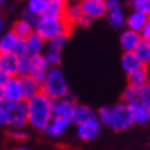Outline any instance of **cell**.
Segmentation results:
<instances>
[{
    "mask_svg": "<svg viewBox=\"0 0 150 150\" xmlns=\"http://www.w3.org/2000/svg\"><path fill=\"white\" fill-rule=\"evenodd\" d=\"M95 117H96V113L91 109V108H90V106L77 103L76 110H74V116H73V121H72V123H74L76 125H77V124L86 123V121L92 120V118H95Z\"/></svg>",
    "mask_w": 150,
    "mask_h": 150,
    "instance_id": "cell-20",
    "label": "cell"
},
{
    "mask_svg": "<svg viewBox=\"0 0 150 150\" xmlns=\"http://www.w3.org/2000/svg\"><path fill=\"white\" fill-rule=\"evenodd\" d=\"M29 124L28 120V108L26 100L10 103V123L8 127L11 129H23L25 125Z\"/></svg>",
    "mask_w": 150,
    "mask_h": 150,
    "instance_id": "cell-6",
    "label": "cell"
},
{
    "mask_svg": "<svg viewBox=\"0 0 150 150\" xmlns=\"http://www.w3.org/2000/svg\"><path fill=\"white\" fill-rule=\"evenodd\" d=\"M150 81V66H142L138 70L128 74V86L134 87L141 91Z\"/></svg>",
    "mask_w": 150,
    "mask_h": 150,
    "instance_id": "cell-16",
    "label": "cell"
},
{
    "mask_svg": "<svg viewBox=\"0 0 150 150\" xmlns=\"http://www.w3.org/2000/svg\"><path fill=\"white\" fill-rule=\"evenodd\" d=\"M10 137L17 142H23L28 139V134L22 129H13V131H10Z\"/></svg>",
    "mask_w": 150,
    "mask_h": 150,
    "instance_id": "cell-37",
    "label": "cell"
},
{
    "mask_svg": "<svg viewBox=\"0 0 150 150\" xmlns=\"http://www.w3.org/2000/svg\"><path fill=\"white\" fill-rule=\"evenodd\" d=\"M3 99H6L10 103L25 100L22 77H19V76H11L10 77L8 81L3 86Z\"/></svg>",
    "mask_w": 150,
    "mask_h": 150,
    "instance_id": "cell-8",
    "label": "cell"
},
{
    "mask_svg": "<svg viewBox=\"0 0 150 150\" xmlns=\"http://www.w3.org/2000/svg\"><path fill=\"white\" fill-rule=\"evenodd\" d=\"M77 1H80V0H77Z\"/></svg>",
    "mask_w": 150,
    "mask_h": 150,
    "instance_id": "cell-48",
    "label": "cell"
},
{
    "mask_svg": "<svg viewBox=\"0 0 150 150\" xmlns=\"http://www.w3.org/2000/svg\"><path fill=\"white\" fill-rule=\"evenodd\" d=\"M10 123V102L0 99V127H8Z\"/></svg>",
    "mask_w": 150,
    "mask_h": 150,
    "instance_id": "cell-30",
    "label": "cell"
},
{
    "mask_svg": "<svg viewBox=\"0 0 150 150\" xmlns=\"http://www.w3.org/2000/svg\"><path fill=\"white\" fill-rule=\"evenodd\" d=\"M21 18L25 19L26 22H29L33 28H35L37 25V21H39V18H40V17H39V15H36V14L30 13V11H28V10L25 8L22 11V14H21Z\"/></svg>",
    "mask_w": 150,
    "mask_h": 150,
    "instance_id": "cell-36",
    "label": "cell"
},
{
    "mask_svg": "<svg viewBox=\"0 0 150 150\" xmlns=\"http://www.w3.org/2000/svg\"><path fill=\"white\" fill-rule=\"evenodd\" d=\"M25 8L40 17L48 8V3H47V0H26Z\"/></svg>",
    "mask_w": 150,
    "mask_h": 150,
    "instance_id": "cell-27",
    "label": "cell"
},
{
    "mask_svg": "<svg viewBox=\"0 0 150 150\" xmlns=\"http://www.w3.org/2000/svg\"><path fill=\"white\" fill-rule=\"evenodd\" d=\"M100 128H102V124L98 120V117H95L92 120L86 121V123L77 124L76 125V134H77L79 139H81L84 142H90L99 135Z\"/></svg>",
    "mask_w": 150,
    "mask_h": 150,
    "instance_id": "cell-10",
    "label": "cell"
},
{
    "mask_svg": "<svg viewBox=\"0 0 150 150\" xmlns=\"http://www.w3.org/2000/svg\"><path fill=\"white\" fill-rule=\"evenodd\" d=\"M76 106H77V102L70 95L61 98V99H54L52 100V116L73 121Z\"/></svg>",
    "mask_w": 150,
    "mask_h": 150,
    "instance_id": "cell-7",
    "label": "cell"
},
{
    "mask_svg": "<svg viewBox=\"0 0 150 150\" xmlns=\"http://www.w3.org/2000/svg\"><path fill=\"white\" fill-rule=\"evenodd\" d=\"M1 54H3V52H1V51H0V57H1Z\"/></svg>",
    "mask_w": 150,
    "mask_h": 150,
    "instance_id": "cell-45",
    "label": "cell"
},
{
    "mask_svg": "<svg viewBox=\"0 0 150 150\" xmlns=\"http://www.w3.org/2000/svg\"><path fill=\"white\" fill-rule=\"evenodd\" d=\"M11 29H13L19 37H22V39H28V37L35 32V28L22 18H19L18 21H15Z\"/></svg>",
    "mask_w": 150,
    "mask_h": 150,
    "instance_id": "cell-25",
    "label": "cell"
},
{
    "mask_svg": "<svg viewBox=\"0 0 150 150\" xmlns=\"http://www.w3.org/2000/svg\"><path fill=\"white\" fill-rule=\"evenodd\" d=\"M19 55L14 52H3L0 57V70L8 76H18Z\"/></svg>",
    "mask_w": 150,
    "mask_h": 150,
    "instance_id": "cell-15",
    "label": "cell"
},
{
    "mask_svg": "<svg viewBox=\"0 0 150 150\" xmlns=\"http://www.w3.org/2000/svg\"><path fill=\"white\" fill-rule=\"evenodd\" d=\"M64 17H65V19L69 22L70 26L76 25L79 19L83 17V11H81L80 1H72V3H68L66 8H65Z\"/></svg>",
    "mask_w": 150,
    "mask_h": 150,
    "instance_id": "cell-22",
    "label": "cell"
},
{
    "mask_svg": "<svg viewBox=\"0 0 150 150\" xmlns=\"http://www.w3.org/2000/svg\"><path fill=\"white\" fill-rule=\"evenodd\" d=\"M91 22H92V19H91V18H88L87 15H84V14H83V17L77 21L76 26H80V28H88L90 25H91Z\"/></svg>",
    "mask_w": 150,
    "mask_h": 150,
    "instance_id": "cell-39",
    "label": "cell"
},
{
    "mask_svg": "<svg viewBox=\"0 0 150 150\" xmlns=\"http://www.w3.org/2000/svg\"><path fill=\"white\" fill-rule=\"evenodd\" d=\"M139 100L145 105L147 109H150V87L146 86L139 91Z\"/></svg>",
    "mask_w": 150,
    "mask_h": 150,
    "instance_id": "cell-35",
    "label": "cell"
},
{
    "mask_svg": "<svg viewBox=\"0 0 150 150\" xmlns=\"http://www.w3.org/2000/svg\"><path fill=\"white\" fill-rule=\"evenodd\" d=\"M132 10H138L150 15V0H131L129 1Z\"/></svg>",
    "mask_w": 150,
    "mask_h": 150,
    "instance_id": "cell-34",
    "label": "cell"
},
{
    "mask_svg": "<svg viewBox=\"0 0 150 150\" xmlns=\"http://www.w3.org/2000/svg\"><path fill=\"white\" fill-rule=\"evenodd\" d=\"M70 29L72 26L65 19V17H51V15H40L37 25L35 26V30L47 41L62 35H69Z\"/></svg>",
    "mask_w": 150,
    "mask_h": 150,
    "instance_id": "cell-2",
    "label": "cell"
},
{
    "mask_svg": "<svg viewBox=\"0 0 150 150\" xmlns=\"http://www.w3.org/2000/svg\"><path fill=\"white\" fill-rule=\"evenodd\" d=\"M48 8L43 15H51V17H64L65 8L68 6L69 0H47Z\"/></svg>",
    "mask_w": 150,
    "mask_h": 150,
    "instance_id": "cell-23",
    "label": "cell"
},
{
    "mask_svg": "<svg viewBox=\"0 0 150 150\" xmlns=\"http://www.w3.org/2000/svg\"><path fill=\"white\" fill-rule=\"evenodd\" d=\"M147 86H149V87H150V81H149V84H147Z\"/></svg>",
    "mask_w": 150,
    "mask_h": 150,
    "instance_id": "cell-46",
    "label": "cell"
},
{
    "mask_svg": "<svg viewBox=\"0 0 150 150\" xmlns=\"http://www.w3.org/2000/svg\"><path fill=\"white\" fill-rule=\"evenodd\" d=\"M41 91L51 99H61L69 95V86L64 72L59 66H52L41 84Z\"/></svg>",
    "mask_w": 150,
    "mask_h": 150,
    "instance_id": "cell-3",
    "label": "cell"
},
{
    "mask_svg": "<svg viewBox=\"0 0 150 150\" xmlns=\"http://www.w3.org/2000/svg\"><path fill=\"white\" fill-rule=\"evenodd\" d=\"M22 87H23V96H25V100L30 99L35 95L40 94L41 91V84L37 80H35L30 76H26V77H22Z\"/></svg>",
    "mask_w": 150,
    "mask_h": 150,
    "instance_id": "cell-21",
    "label": "cell"
},
{
    "mask_svg": "<svg viewBox=\"0 0 150 150\" xmlns=\"http://www.w3.org/2000/svg\"><path fill=\"white\" fill-rule=\"evenodd\" d=\"M135 124L134 117H132L129 105L125 102H120V103L113 106V118H112V125L110 128L116 132H123L127 131L128 128H131Z\"/></svg>",
    "mask_w": 150,
    "mask_h": 150,
    "instance_id": "cell-4",
    "label": "cell"
},
{
    "mask_svg": "<svg viewBox=\"0 0 150 150\" xmlns=\"http://www.w3.org/2000/svg\"><path fill=\"white\" fill-rule=\"evenodd\" d=\"M128 105H129V109H131V113H132V117H134L135 124L145 125V124L150 123V109H147L141 100L137 99Z\"/></svg>",
    "mask_w": 150,
    "mask_h": 150,
    "instance_id": "cell-17",
    "label": "cell"
},
{
    "mask_svg": "<svg viewBox=\"0 0 150 150\" xmlns=\"http://www.w3.org/2000/svg\"><path fill=\"white\" fill-rule=\"evenodd\" d=\"M125 19H127V17L124 15L123 8L108 11V22L114 29H123L125 26Z\"/></svg>",
    "mask_w": 150,
    "mask_h": 150,
    "instance_id": "cell-24",
    "label": "cell"
},
{
    "mask_svg": "<svg viewBox=\"0 0 150 150\" xmlns=\"http://www.w3.org/2000/svg\"><path fill=\"white\" fill-rule=\"evenodd\" d=\"M6 1H7V0H0V6H3L6 3Z\"/></svg>",
    "mask_w": 150,
    "mask_h": 150,
    "instance_id": "cell-44",
    "label": "cell"
},
{
    "mask_svg": "<svg viewBox=\"0 0 150 150\" xmlns=\"http://www.w3.org/2000/svg\"><path fill=\"white\" fill-rule=\"evenodd\" d=\"M68 36L69 35H62V36H58V37H55V39H52V40L47 41V48L62 51L64 46L66 44V41H68Z\"/></svg>",
    "mask_w": 150,
    "mask_h": 150,
    "instance_id": "cell-32",
    "label": "cell"
},
{
    "mask_svg": "<svg viewBox=\"0 0 150 150\" xmlns=\"http://www.w3.org/2000/svg\"><path fill=\"white\" fill-rule=\"evenodd\" d=\"M143 66H150V44L147 40H142L137 50L134 51Z\"/></svg>",
    "mask_w": 150,
    "mask_h": 150,
    "instance_id": "cell-26",
    "label": "cell"
},
{
    "mask_svg": "<svg viewBox=\"0 0 150 150\" xmlns=\"http://www.w3.org/2000/svg\"><path fill=\"white\" fill-rule=\"evenodd\" d=\"M96 117L100 121L102 125L105 127H110L112 125V118H113V106H102L98 112H96Z\"/></svg>",
    "mask_w": 150,
    "mask_h": 150,
    "instance_id": "cell-28",
    "label": "cell"
},
{
    "mask_svg": "<svg viewBox=\"0 0 150 150\" xmlns=\"http://www.w3.org/2000/svg\"><path fill=\"white\" fill-rule=\"evenodd\" d=\"M149 19H150V15H147L146 13H142V11H138V10H132L131 13L127 15L125 26L128 29H131V30L141 33L143 30V28L147 25Z\"/></svg>",
    "mask_w": 150,
    "mask_h": 150,
    "instance_id": "cell-14",
    "label": "cell"
},
{
    "mask_svg": "<svg viewBox=\"0 0 150 150\" xmlns=\"http://www.w3.org/2000/svg\"><path fill=\"white\" fill-rule=\"evenodd\" d=\"M50 64L46 59L44 54L41 55H36V57H32V70H30V77H33L35 80L43 84L44 80H46L47 74L50 72Z\"/></svg>",
    "mask_w": 150,
    "mask_h": 150,
    "instance_id": "cell-11",
    "label": "cell"
},
{
    "mask_svg": "<svg viewBox=\"0 0 150 150\" xmlns=\"http://www.w3.org/2000/svg\"><path fill=\"white\" fill-rule=\"evenodd\" d=\"M25 43H26V55L29 57L44 54V50L47 48V40H44L36 30L28 39H25Z\"/></svg>",
    "mask_w": 150,
    "mask_h": 150,
    "instance_id": "cell-13",
    "label": "cell"
},
{
    "mask_svg": "<svg viewBox=\"0 0 150 150\" xmlns=\"http://www.w3.org/2000/svg\"><path fill=\"white\" fill-rule=\"evenodd\" d=\"M0 51L1 52H14L17 55L26 54V43L25 39L19 37L13 29L4 32L0 36Z\"/></svg>",
    "mask_w": 150,
    "mask_h": 150,
    "instance_id": "cell-5",
    "label": "cell"
},
{
    "mask_svg": "<svg viewBox=\"0 0 150 150\" xmlns=\"http://www.w3.org/2000/svg\"><path fill=\"white\" fill-rule=\"evenodd\" d=\"M149 22H150V19H149Z\"/></svg>",
    "mask_w": 150,
    "mask_h": 150,
    "instance_id": "cell-49",
    "label": "cell"
},
{
    "mask_svg": "<svg viewBox=\"0 0 150 150\" xmlns=\"http://www.w3.org/2000/svg\"><path fill=\"white\" fill-rule=\"evenodd\" d=\"M10 77H11V76H8L7 73H4V72H1V70H0V86L1 87L4 86L6 83L10 80Z\"/></svg>",
    "mask_w": 150,
    "mask_h": 150,
    "instance_id": "cell-40",
    "label": "cell"
},
{
    "mask_svg": "<svg viewBox=\"0 0 150 150\" xmlns=\"http://www.w3.org/2000/svg\"><path fill=\"white\" fill-rule=\"evenodd\" d=\"M44 57L48 61L50 66H59L61 65V61H62V51H57V50H50V48H46V52H44Z\"/></svg>",
    "mask_w": 150,
    "mask_h": 150,
    "instance_id": "cell-31",
    "label": "cell"
},
{
    "mask_svg": "<svg viewBox=\"0 0 150 150\" xmlns=\"http://www.w3.org/2000/svg\"><path fill=\"white\" fill-rule=\"evenodd\" d=\"M143 65H142V62L139 61V58L134 51H124L123 52V55H121V68L127 74H131L132 72L138 70Z\"/></svg>",
    "mask_w": 150,
    "mask_h": 150,
    "instance_id": "cell-19",
    "label": "cell"
},
{
    "mask_svg": "<svg viewBox=\"0 0 150 150\" xmlns=\"http://www.w3.org/2000/svg\"><path fill=\"white\" fill-rule=\"evenodd\" d=\"M129 1H131V0H128V3H129Z\"/></svg>",
    "mask_w": 150,
    "mask_h": 150,
    "instance_id": "cell-47",
    "label": "cell"
},
{
    "mask_svg": "<svg viewBox=\"0 0 150 150\" xmlns=\"http://www.w3.org/2000/svg\"><path fill=\"white\" fill-rule=\"evenodd\" d=\"M0 99H3V87L0 86Z\"/></svg>",
    "mask_w": 150,
    "mask_h": 150,
    "instance_id": "cell-43",
    "label": "cell"
},
{
    "mask_svg": "<svg viewBox=\"0 0 150 150\" xmlns=\"http://www.w3.org/2000/svg\"><path fill=\"white\" fill-rule=\"evenodd\" d=\"M4 33V19L0 17V36Z\"/></svg>",
    "mask_w": 150,
    "mask_h": 150,
    "instance_id": "cell-41",
    "label": "cell"
},
{
    "mask_svg": "<svg viewBox=\"0 0 150 150\" xmlns=\"http://www.w3.org/2000/svg\"><path fill=\"white\" fill-rule=\"evenodd\" d=\"M121 99H123V102H125V103H131L134 100L139 99V90L128 86L127 88L124 90L123 95H121Z\"/></svg>",
    "mask_w": 150,
    "mask_h": 150,
    "instance_id": "cell-33",
    "label": "cell"
},
{
    "mask_svg": "<svg viewBox=\"0 0 150 150\" xmlns=\"http://www.w3.org/2000/svg\"><path fill=\"white\" fill-rule=\"evenodd\" d=\"M32 70V57L29 55H21L19 57V68H18V76L19 77H26L30 76Z\"/></svg>",
    "mask_w": 150,
    "mask_h": 150,
    "instance_id": "cell-29",
    "label": "cell"
},
{
    "mask_svg": "<svg viewBox=\"0 0 150 150\" xmlns=\"http://www.w3.org/2000/svg\"><path fill=\"white\" fill-rule=\"evenodd\" d=\"M28 108V120L29 125L36 131L44 132L46 127L52 120V99L40 92L33 98L26 100Z\"/></svg>",
    "mask_w": 150,
    "mask_h": 150,
    "instance_id": "cell-1",
    "label": "cell"
},
{
    "mask_svg": "<svg viewBox=\"0 0 150 150\" xmlns=\"http://www.w3.org/2000/svg\"><path fill=\"white\" fill-rule=\"evenodd\" d=\"M106 6H108V11L123 8V7H121V1H120V0H106Z\"/></svg>",
    "mask_w": 150,
    "mask_h": 150,
    "instance_id": "cell-38",
    "label": "cell"
},
{
    "mask_svg": "<svg viewBox=\"0 0 150 150\" xmlns=\"http://www.w3.org/2000/svg\"><path fill=\"white\" fill-rule=\"evenodd\" d=\"M72 124L70 120H66V118H61V117H52V120L50 121V124L46 127L44 129V134L47 137L51 138H58L61 135H64L66 129L69 128V125Z\"/></svg>",
    "mask_w": 150,
    "mask_h": 150,
    "instance_id": "cell-18",
    "label": "cell"
},
{
    "mask_svg": "<svg viewBox=\"0 0 150 150\" xmlns=\"http://www.w3.org/2000/svg\"><path fill=\"white\" fill-rule=\"evenodd\" d=\"M142 40H143V37L141 33L131 30L128 28H125L120 33V46H121L123 51H135Z\"/></svg>",
    "mask_w": 150,
    "mask_h": 150,
    "instance_id": "cell-12",
    "label": "cell"
},
{
    "mask_svg": "<svg viewBox=\"0 0 150 150\" xmlns=\"http://www.w3.org/2000/svg\"><path fill=\"white\" fill-rule=\"evenodd\" d=\"M80 6L83 14L91 18L92 21L108 15L106 0H80Z\"/></svg>",
    "mask_w": 150,
    "mask_h": 150,
    "instance_id": "cell-9",
    "label": "cell"
},
{
    "mask_svg": "<svg viewBox=\"0 0 150 150\" xmlns=\"http://www.w3.org/2000/svg\"><path fill=\"white\" fill-rule=\"evenodd\" d=\"M14 150H32V149H29V147H26V146H17Z\"/></svg>",
    "mask_w": 150,
    "mask_h": 150,
    "instance_id": "cell-42",
    "label": "cell"
}]
</instances>
